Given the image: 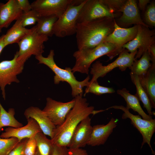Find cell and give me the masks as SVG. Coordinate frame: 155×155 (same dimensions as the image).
Instances as JSON below:
<instances>
[{"instance_id": "1", "label": "cell", "mask_w": 155, "mask_h": 155, "mask_svg": "<svg viewBox=\"0 0 155 155\" xmlns=\"http://www.w3.org/2000/svg\"><path fill=\"white\" fill-rule=\"evenodd\" d=\"M75 102L73 108L67 114L63 123L56 126L51 139L54 145L68 147L71 137L78 125L84 119L91 114L94 115L102 112L95 111L92 106H89L86 99L82 95L75 98Z\"/></svg>"}, {"instance_id": "2", "label": "cell", "mask_w": 155, "mask_h": 155, "mask_svg": "<svg viewBox=\"0 0 155 155\" xmlns=\"http://www.w3.org/2000/svg\"><path fill=\"white\" fill-rule=\"evenodd\" d=\"M114 18L105 17L78 23L76 32L78 50L92 48L104 42L113 31Z\"/></svg>"}, {"instance_id": "3", "label": "cell", "mask_w": 155, "mask_h": 155, "mask_svg": "<svg viewBox=\"0 0 155 155\" xmlns=\"http://www.w3.org/2000/svg\"><path fill=\"white\" fill-rule=\"evenodd\" d=\"M124 49L111 42H105L93 48L78 50L73 54L75 62L72 71L73 73L78 72L88 74L91 64L96 60L104 55L112 59Z\"/></svg>"}, {"instance_id": "4", "label": "cell", "mask_w": 155, "mask_h": 155, "mask_svg": "<svg viewBox=\"0 0 155 155\" xmlns=\"http://www.w3.org/2000/svg\"><path fill=\"white\" fill-rule=\"evenodd\" d=\"M54 50L51 49L47 57H44L41 55L35 57V58L38 61V64L46 65L54 72L55 75L54 77L55 84H58L61 82H66L71 87L73 97L75 98L78 96L82 95L83 88L88 85L90 76L88 75L82 81H78L71 68L66 67L63 69L57 65L54 60Z\"/></svg>"}, {"instance_id": "5", "label": "cell", "mask_w": 155, "mask_h": 155, "mask_svg": "<svg viewBox=\"0 0 155 155\" xmlns=\"http://www.w3.org/2000/svg\"><path fill=\"white\" fill-rule=\"evenodd\" d=\"M48 39V37L37 32L35 26L33 27L31 31L18 43L19 50L16 53L18 61L24 64L32 55H42L45 48L44 43Z\"/></svg>"}, {"instance_id": "6", "label": "cell", "mask_w": 155, "mask_h": 155, "mask_svg": "<svg viewBox=\"0 0 155 155\" xmlns=\"http://www.w3.org/2000/svg\"><path fill=\"white\" fill-rule=\"evenodd\" d=\"M85 1L80 0L69 6L55 23L53 27L54 35L58 37L63 38L76 33L78 18Z\"/></svg>"}, {"instance_id": "7", "label": "cell", "mask_w": 155, "mask_h": 155, "mask_svg": "<svg viewBox=\"0 0 155 155\" xmlns=\"http://www.w3.org/2000/svg\"><path fill=\"white\" fill-rule=\"evenodd\" d=\"M137 51L129 53L124 49L119 54L118 58L114 61L107 65H103L100 61H97L92 65L90 73L92 75L90 82L97 80L100 77H103L114 69L118 67L121 71L130 69L135 60Z\"/></svg>"}, {"instance_id": "8", "label": "cell", "mask_w": 155, "mask_h": 155, "mask_svg": "<svg viewBox=\"0 0 155 155\" xmlns=\"http://www.w3.org/2000/svg\"><path fill=\"white\" fill-rule=\"evenodd\" d=\"M111 108L120 109L124 113L122 118L125 119L127 118L131 120V123L141 134L143 137L141 148L144 144L147 143L150 148L152 153L155 155L150 144L152 137L155 131V119L148 120L142 119L139 115H135L131 113L129 110L123 105H114L106 109L108 110Z\"/></svg>"}, {"instance_id": "9", "label": "cell", "mask_w": 155, "mask_h": 155, "mask_svg": "<svg viewBox=\"0 0 155 155\" xmlns=\"http://www.w3.org/2000/svg\"><path fill=\"white\" fill-rule=\"evenodd\" d=\"M137 26V31L135 38L122 46L130 53L137 51L135 59H140L152 45L155 44L154 29L151 30L148 27L140 25Z\"/></svg>"}, {"instance_id": "10", "label": "cell", "mask_w": 155, "mask_h": 155, "mask_svg": "<svg viewBox=\"0 0 155 155\" xmlns=\"http://www.w3.org/2000/svg\"><path fill=\"white\" fill-rule=\"evenodd\" d=\"M121 14L110 9L102 0H85L80 11L77 24L105 17L115 18Z\"/></svg>"}, {"instance_id": "11", "label": "cell", "mask_w": 155, "mask_h": 155, "mask_svg": "<svg viewBox=\"0 0 155 155\" xmlns=\"http://www.w3.org/2000/svg\"><path fill=\"white\" fill-rule=\"evenodd\" d=\"M17 57L16 52L12 59L0 62V88L3 98L5 100L6 86L13 82H20L17 75L22 73L24 69V64L19 61Z\"/></svg>"}, {"instance_id": "12", "label": "cell", "mask_w": 155, "mask_h": 155, "mask_svg": "<svg viewBox=\"0 0 155 155\" xmlns=\"http://www.w3.org/2000/svg\"><path fill=\"white\" fill-rule=\"evenodd\" d=\"M80 0H36L31 3L32 9L36 11L40 16H55L61 17L70 5Z\"/></svg>"}, {"instance_id": "13", "label": "cell", "mask_w": 155, "mask_h": 155, "mask_svg": "<svg viewBox=\"0 0 155 155\" xmlns=\"http://www.w3.org/2000/svg\"><path fill=\"white\" fill-rule=\"evenodd\" d=\"M75 102V98L68 102H63L47 97L46 106L42 111L56 126L63 123L67 114L73 107Z\"/></svg>"}, {"instance_id": "14", "label": "cell", "mask_w": 155, "mask_h": 155, "mask_svg": "<svg viewBox=\"0 0 155 155\" xmlns=\"http://www.w3.org/2000/svg\"><path fill=\"white\" fill-rule=\"evenodd\" d=\"M92 129L91 118L88 116L83 119L75 129L68 148L77 149L84 147L90 138Z\"/></svg>"}, {"instance_id": "15", "label": "cell", "mask_w": 155, "mask_h": 155, "mask_svg": "<svg viewBox=\"0 0 155 155\" xmlns=\"http://www.w3.org/2000/svg\"><path fill=\"white\" fill-rule=\"evenodd\" d=\"M28 123L24 126L18 128L8 127L0 135V137L8 138L15 137L20 142L22 140L29 138L35 135L37 133L42 131L36 121L32 118L27 119Z\"/></svg>"}, {"instance_id": "16", "label": "cell", "mask_w": 155, "mask_h": 155, "mask_svg": "<svg viewBox=\"0 0 155 155\" xmlns=\"http://www.w3.org/2000/svg\"><path fill=\"white\" fill-rule=\"evenodd\" d=\"M118 119L112 118L106 125H97L92 127L87 145L92 146L104 145L117 125Z\"/></svg>"}, {"instance_id": "17", "label": "cell", "mask_w": 155, "mask_h": 155, "mask_svg": "<svg viewBox=\"0 0 155 155\" xmlns=\"http://www.w3.org/2000/svg\"><path fill=\"white\" fill-rule=\"evenodd\" d=\"M122 12V15L118 19L117 24L119 26H127L135 24L149 27L141 18L136 0H126Z\"/></svg>"}, {"instance_id": "18", "label": "cell", "mask_w": 155, "mask_h": 155, "mask_svg": "<svg viewBox=\"0 0 155 155\" xmlns=\"http://www.w3.org/2000/svg\"><path fill=\"white\" fill-rule=\"evenodd\" d=\"M26 119L29 118L34 119L39 125L43 133L53 138L54 130L56 126L51 122L42 110L37 107L31 106L24 112Z\"/></svg>"}, {"instance_id": "19", "label": "cell", "mask_w": 155, "mask_h": 155, "mask_svg": "<svg viewBox=\"0 0 155 155\" xmlns=\"http://www.w3.org/2000/svg\"><path fill=\"white\" fill-rule=\"evenodd\" d=\"M23 13L16 0H9L5 3H0V32L13 21L20 18Z\"/></svg>"}, {"instance_id": "20", "label": "cell", "mask_w": 155, "mask_h": 155, "mask_svg": "<svg viewBox=\"0 0 155 155\" xmlns=\"http://www.w3.org/2000/svg\"><path fill=\"white\" fill-rule=\"evenodd\" d=\"M137 31V25L129 28H123L119 26L115 20L114 30L106 38L104 42H110L118 46L122 47L123 45L135 38Z\"/></svg>"}, {"instance_id": "21", "label": "cell", "mask_w": 155, "mask_h": 155, "mask_svg": "<svg viewBox=\"0 0 155 155\" xmlns=\"http://www.w3.org/2000/svg\"><path fill=\"white\" fill-rule=\"evenodd\" d=\"M140 82L147 94L152 107L155 108V67H151L145 74L139 76Z\"/></svg>"}, {"instance_id": "22", "label": "cell", "mask_w": 155, "mask_h": 155, "mask_svg": "<svg viewBox=\"0 0 155 155\" xmlns=\"http://www.w3.org/2000/svg\"><path fill=\"white\" fill-rule=\"evenodd\" d=\"M24 27L20 18L16 21L13 26L5 34L4 40L6 46L14 43H18L31 30Z\"/></svg>"}, {"instance_id": "23", "label": "cell", "mask_w": 155, "mask_h": 155, "mask_svg": "<svg viewBox=\"0 0 155 155\" xmlns=\"http://www.w3.org/2000/svg\"><path fill=\"white\" fill-rule=\"evenodd\" d=\"M117 93L124 99L126 103V107L129 110L132 109L141 115L143 119L148 120L152 119V116L147 114L142 109L137 97L131 94L129 91L125 88L117 90Z\"/></svg>"}, {"instance_id": "24", "label": "cell", "mask_w": 155, "mask_h": 155, "mask_svg": "<svg viewBox=\"0 0 155 155\" xmlns=\"http://www.w3.org/2000/svg\"><path fill=\"white\" fill-rule=\"evenodd\" d=\"M58 18L55 16H40L35 26L37 32L40 35L52 37L54 35V24Z\"/></svg>"}, {"instance_id": "25", "label": "cell", "mask_w": 155, "mask_h": 155, "mask_svg": "<svg viewBox=\"0 0 155 155\" xmlns=\"http://www.w3.org/2000/svg\"><path fill=\"white\" fill-rule=\"evenodd\" d=\"M34 137L36 145V155H52L54 145L51 139H48L42 131L37 133Z\"/></svg>"}, {"instance_id": "26", "label": "cell", "mask_w": 155, "mask_h": 155, "mask_svg": "<svg viewBox=\"0 0 155 155\" xmlns=\"http://www.w3.org/2000/svg\"><path fill=\"white\" fill-rule=\"evenodd\" d=\"M150 61V56L147 51L140 59H135L130 69V73L138 76L145 74L151 66Z\"/></svg>"}, {"instance_id": "27", "label": "cell", "mask_w": 155, "mask_h": 155, "mask_svg": "<svg viewBox=\"0 0 155 155\" xmlns=\"http://www.w3.org/2000/svg\"><path fill=\"white\" fill-rule=\"evenodd\" d=\"M15 114L14 108H10L7 111L0 102V131L2 128L5 127L18 128L23 126L22 123L15 118Z\"/></svg>"}, {"instance_id": "28", "label": "cell", "mask_w": 155, "mask_h": 155, "mask_svg": "<svg viewBox=\"0 0 155 155\" xmlns=\"http://www.w3.org/2000/svg\"><path fill=\"white\" fill-rule=\"evenodd\" d=\"M130 75L131 80L136 88V93L135 95L140 101L142 102L148 115L152 116V108L150 102L147 94L140 84L138 76L130 73Z\"/></svg>"}, {"instance_id": "29", "label": "cell", "mask_w": 155, "mask_h": 155, "mask_svg": "<svg viewBox=\"0 0 155 155\" xmlns=\"http://www.w3.org/2000/svg\"><path fill=\"white\" fill-rule=\"evenodd\" d=\"M115 92L112 88L107 87L100 85L97 80L92 82H89L86 87L84 95L88 93L94 94L97 95H100L105 94H111Z\"/></svg>"}, {"instance_id": "30", "label": "cell", "mask_w": 155, "mask_h": 155, "mask_svg": "<svg viewBox=\"0 0 155 155\" xmlns=\"http://www.w3.org/2000/svg\"><path fill=\"white\" fill-rule=\"evenodd\" d=\"M19 142L17 138H0V155H8Z\"/></svg>"}, {"instance_id": "31", "label": "cell", "mask_w": 155, "mask_h": 155, "mask_svg": "<svg viewBox=\"0 0 155 155\" xmlns=\"http://www.w3.org/2000/svg\"><path fill=\"white\" fill-rule=\"evenodd\" d=\"M40 17L37 12L32 9L28 11L23 12L20 19L23 26L25 27L34 24L37 22Z\"/></svg>"}, {"instance_id": "32", "label": "cell", "mask_w": 155, "mask_h": 155, "mask_svg": "<svg viewBox=\"0 0 155 155\" xmlns=\"http://www.w3.org/2000/svg\"><path fill=\"white\" fill-rule=\"evenodd\" d=\"M144 18L149 26H155V2L153 1L147 6L144 14Z\"/></svg>"}, {"instance_id": "33", "label": "cell", "mask_w": 155, "mask_h": 155, "mask_svg": "<svg viewBox=\"0 0 155 155\" xmlns=\"http://www.w3.org/2000/svg\"><path fill=\"white\" fill-rule=\"evenodd\" d=\"M110 9L116 13L122 12L126 0H102Z\"/></svg>"}, {"instance_id": "34", "label": "cell", "mask_w": 155, "mask_h": 155, "mask_svg": "<svg viewBox=\"0 0 155 155\" xmlns=\"http://www.w3.org/2000/svg\"><path fill=\"white\" fill-rule=\"evenodd\" d=\"M34 136L28 139L24 147L23 155H35L36 145Z\"/></svg>"}, {"instance_id": "35", "label": "cell", "mask_w": 155, "mask_h": 155, "mask_svg": "<svg viewBox=\"0 0 155 155\" xmlns=\"http://www.w3.org/2000/svg\"><path fill=\"white\" fill-rule=\"evenodd\" d=\"M28 139L22 140L8 155H23L24 147Z\"/></svg>"}, {"instance_id": "36", "label": "cell", "mask_w": 155, "mask_h": 155, "mask_svg": "<svg viewBox=\"0 0 155 155\" xmlns=\"http://www.w3.org/2000/svg\"><path fill=\"white\" fill-rule=\"evenodd\" d=\"M18 5L23 12H26L32 9L31 4L28 0H16Z\"/></svg>"}, {"instance_id": "37", "label": "cell", "mask_w": 155, "mask_h": 155, "mask_svg": "<svg viewBox=\"0 0 155 155\" xmlns=\"http://www.w3.org/2000/svg\"><path fill=\"white\" fill-rule=\"evenodd\" d=\"M52 155H70L68 148L54 145V148Z\"/></svg>"}, {"instance_id": "38", "label": "cell", "mask_w": 155, "mask_h": 155, "mask_svg": "<svg viewBox=\"0 0 155 155\" xmlns=\"http://www.w3.org/2000/svg\"><path fill=\"white\" fill-rule=\"evenodd\" d=\"M68 149L70 155H88L86 150L81 148Z\"/></svg>"}, {"instance_id": "39", "label": "cell", "mask_w": 155, "mask_h": 155, "mask_svg": "<svg viewBox=\"0 0 155 155\" xmlns=\"http://www.w3.org/2000/svg\"><path fill=\"white\" fill-rule=\"evenodd\" d=\"M152 61V66L155 67V44L152 45L148 50Z\"/></svg>"}, {"instance_id": "40", "label": "cell", "mask_w": 155, "mask_h": 155, "mask_svg": "<svg viewBox=\"0 0 155 155\" xmlns=\"http://www.w3.org/2000/svg\"><path fill=\"white\" fill-rule=\"evenodd\" d=\"M139 5L140 9L144 11L146 9L147 4L150 2V0H139Z\"/></svg>"}, {"instance_id": "41", "label": "cell", "mask_w": 155, "mask_h": 155, "mask_svg": "<svg viewBox=\"0 0 155 155\" xmlns=\"http://www.w3.org/2000/svg\"><path fill=\"white\" fill-rule=\"evenodd\" d=\"M4 34L0 36V55L3 49L6 46L4 40Z\"/></svg>"}, {"instance_id": "42", "label": "cell", "mask_w": 155, "mask_h": 155, "mask_svg": "<svg viewBox=\"0 0 155 155\" xmlns=\"http://www.w3.org/2000/svg\"><path fill=\"white\" fill-rule=\"evenodd\" d=\"M35 155H36V154H35Z\"/></svg>"}]
</instances>
